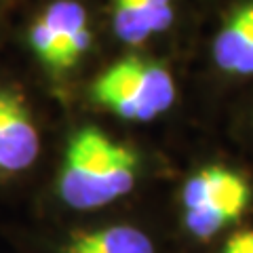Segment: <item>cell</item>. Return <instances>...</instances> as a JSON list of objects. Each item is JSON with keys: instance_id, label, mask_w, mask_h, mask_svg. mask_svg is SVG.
<instances>
[{"instance_id": "obj_1", "label": "cell", "mask_w": 253, "mask_h": 253, "mask_svg": "<svg viewBox=\"0 0 253 253\" xmlns=\"http://www.w3.org/2000/svg\"><path fill=\"white\" fill-rule=\"evenodd\" d=\"M137 152L112 141L104 131L84 126L66 148L57 177V194L76 211H93L123 199L135 188Z\"/></svg>"}, {"instance_id": "obj_2", "label": "cell", "mask_w": 253, "mask_h": 253, "mask_svg": "<svg viewBox=\"0 0 253 253\" xmlns=\"http://www.w3.org/2000/svg\"><path fill=\"white\" fill-rule=\"evenodd\" d=\"M91 97L125 121L146 123L173 106L175 81L161 63L129 55L95 78Z\"/></svg>"}, {"instance_id": "obj_3", "label": "cell", "mask_w": 253, "mask_h": 253, "mask_svg": "<svg viewBox=\"0 0 253 253\" xmlns=\"http://www.w3.org/2000/svg\"><path fill=\"white\" fill-rule=\"evenodd\" d=\"M253 190L239 171L209 165L186 179L181 211L186 230L199 241H209L236 224L251 207Z\"/></svg>"}, {"instance_id": "obj_4", "label": "cell", "mask_w": 253, "mask_h": 253, "mask_svg": "<svg viewBox=\"0 0 253 253\" xmlns=\"http://www.w3.org/2000/svg\"><path fill=\"white\" fill-rule=\"evenodd\" d=\"M36 57L53 72H66L91 46L89 17L76 0H57L38 15L30 30Z\"/></svg>"}, {"instance_id": "obj_5", "label": "cell", "mask_w": 253, "mask_h": 253, "mask_svg": "<svg viewBox=\"0 0 253 253\" xmlns=\"http://www.w3.org/2000/svg\"><path fill=\"white\" fill-rule=\"evenodd\" d=\"M41 152L38 129L23 101L11 91H0V171L21 173Z\"/></svg>"}, {"instance_id": "obj_6", "label": "cell", "mask_w": 253, "mask_h": 253, "mask_svg": "<svg viewBox=\"0 0 253 253\" xmlns=\"http://www.w3.org/2000/svg\"><path fill=\"white\" fill-rule=\"evenodd\" d=\"M213 61L236 76H253V2L239 6L213 41Z\"/></svg>"}, {"instance_id": "obj_7", "label": "cell", "mask_w": 253, "mask_h": 253, "mask_svg": "<svg viewBox=\"0 0 253 253\" xmlns=\"http://www.w3.org/2000/svg\"><path fill=\"white\" fill-rule=\"evenodd\" d=\"M173 23V0H114L112 28L129 46L144 44L150 36Z\"/></svg>"}, {"instance_id": "obj_8", "label": "cell", "mask_w": 253, "mask_h": 253, "mask_svg": "<svg viewBox=\"0 0 253 253\" xmlns=\"http://www.w3.org/2000/svg\"><path fill=\"white\" fill-rule=\"evenodd\" d=\"M61 253H156L152 239L133 226H106L78 230L63 245Z\"/></svg>"}, {"instance_id": "obj_9", "label": "cell", "mask_w": 253, "mask_h": 253, "mask_svg": "<svg viewBox=\"0 0 253 253\" xmlns=\"http://www.w3.org/2000/svg\"><path fill=\"white\" fill-rule=\"evenodd\" d=\"M221 253H253V228L232 232L221 247Z\"/></svg>"}]
</instances>
